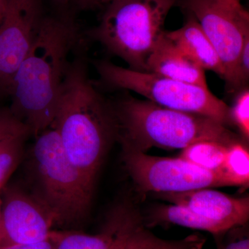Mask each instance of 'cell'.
Here are the masks:
<instances>
[{"instance_id": "obj_1", "label": "cell", "mask_w": 249, "mask_h": 249, "mask_svg": "<svg viewBox=\"0 0 249 249\" xmlns=\"http://www.w3.org/2000/svg\"><path fill=\"white\" fill-rule=\"evenodd\" d=\"M79 28L67 18L44 17L30 52L14 77L10 109L37 137L53 124L62 84L80 43Z\"/></svg>"}, {"instance_id": "obj_2", "label": "cell", "mask_w": 249, "mask_h": 249, "mask_svg": "<svg viewBox=\"0 0 249 249\" xmlns=\"http://www.w3.org/2000/svg\"><path fill=\"white\" fill-rule=\"evenodd\" d=\"M52 125L67 157L93 188L105 155L117 139V121L114 105L91 83L83 57L70 62Z\"/></svg>"}, {"instance_id": "obj_3", "label": "cell", "mask_w": 249, "mask_h": 249, "mask_svg": "<svg viewBox=\"0 0 249 249\" xmlns=\"http://www.w3.org/2000/svg\"><path fill=\"white\" fill-rule=\"evenodd\" d=\"M121 145L146 152L151 147L183 149L211 141L229 147L239 142L224 124L200 114L175 110L128 96L114 105Z\"/></svg>"}, {"instance_id": "obj_4", "label": "cell", "mask_w": 249, "mask_h": 249, "mask_svg": "<svg viewBox=\"0 0 249 249\" xmlns=\"http://www.w3.org/2000/svg\"><path fill=\"white\" fill-rule=\"evenodd\" d=\"M35 138L29 159L33 194L48 209L55 224L81 222L89 213L93 187L67 157L53 126Z\"/></svg>"}, {"instance_id": "obj_5", "label": "cell", "mask_w": 249, "mask_h": 249, "mask_svg": "<svg viewBox=\"0 0 249 249\" xmlns=\"http://www.w3.org/2000/svg\"><path fill=\"white\" fill-rule=\"evenodd\" d=\"M178 0H118L108 4L92 38L127 62L129 68L146 71L147 59L164 32L170 10Z\"/></svg>"}, {"instance_id": "obj_6", "label": "cell", "mask_w": 249, "mask_h": 249, "mask_svg": "<svg viewBox=\"0 0 249 249\" xmlns=\"http://www.w3.org/2000/svg\"><path fill=\"white\" fill-rule=\"evenodd\" d=\"M95 67L101 82L112 89L129 90L162 107L207 116L224 125L232 121L230 107L209 88L152 72L135 71L109 61L96 62Z\"/></svg>"}, {"instance_id": "obj_7", "label": "cell", "mask_w": 249, "mask_h": 249, "mask_svg": "<svg viewBox=\"0 0 249 249\" xmlns=\"http://www.w3.org/2000/svg\"><path fill=\"white\" fill-rule=\"evenodd\" d=\"M123 160L129 176L140 191L181 193L216 187L237 186L224 170L203 169L181 157L147 155L122 145Z\"/></svg>"}, {"instance_id": "obj_8", "label": "cell", "mask_w": 249, "mask_h": 249, "mask_svg": "<svg viewBox=\"0 0 249 249\" xmlns=\"http://www.w3.org/2000/svg\"><path fill=\"white\" fill-rule=\"evenodd\" d=\"M183 6L199 23L219 55L225 70L227 89L232 93L245 36L249 13L222 0H183Z\"/></svg>"}, {"instance_id": "obj_9", "label": "cell", "mask_w": 249, "mask_h": 249, "mask_svg": "<svg viewBox=\"0 0 249 249\" xmlns=\"http://www.w3.org/2000/svg\"><path fill=\"white\" fill-rule=\"evenodd\" d=\"M43 18L40 0H10L0 23V97L9 96Z\"/></svg>"}, {"instance_id": "obj_10", "label": "cell", "mask_w": 249, "mask_h": 249, "mask_svg": "<svg viewBox=\"0 0 249 249\" xmlns=\"http://www.w3.org/2000/svg\"><path fill=\"white\" fill-rule=\"evenodd\" d=\"M0 192L5 230L12 243H34L50 238L55 220L32 193L15 185L5 186Z\"/></svg>"}, {"instance_id": "obj_11", "label": "cell", "mask_w": 249, "mask_h": 249, "mask_svg": "<svg viewBox=\"0 0 249 249\" xmlns=\"http://www.w3.org/2000/svg\"><path fill=\"white\" fill-rule=\"evenodd\" d=\"M161 194L162 199L191 210L217 224L224 232L245 225L249 220V197H232L211 188Z\"/></svg>"}, {"instance_id": "obj_12", "label": "cell", "mask_w": 249, "mask_h": 249, "mask_svg": "<svg viewBox=\"0 0 249 249\" xmlns=\"http://www.w3.org/2000/svg\"><path fill=\"white\" fill-rule=\"evenodd\" d=\"M142 221L132 205L114 208L101 231L95 235L76 232H52L55 249H115L121 240Z\"/></svg>"}, {"instance_id": "obj_13", "label": "cell", "mask_w": 249, "mask_h": 249, "mask_svg": "<svg viewBox=\"0 0 249 249\" xmlns=\"http://www.w3.org/2000/svg\"><path fill=\"white\" fill-rule=\"evenodd\" d=\"M146 71L188 84L208 88L204 70L170 40L165 31L147 59Z\"/></svg>"}, {"instance_id": "obj_14", "label": "cell", "mask_w": 249, "mask_h": 249, "mask_svg": "<svg viewBox=\"0 0 249 249\" xmlns=\"http://www.w3.org/2000/svg\"><path fill=\"white\" fill-rule=\"evenodd\" d=\"M165 34L178 48L204 70H210L223 78L225 70L215 49L196 18L188 14L183 27Z\"/></svg>"}, {"instance_id": "obj_15", "label": "cell", "mask_w": 249, "mask_h": 249, "mask_svg": "<svg viewBox=\"0 0 249 249\" xmlns=\"http://www.w3.org/2000/svg\"><path fill=\"white\" fill-rule=\"evenodd\" d=\"M204 236L193 234L180 240H165L155 235L144 221L131 231L115 249H204Z\"/></svg>"}, {"instance_id": "obj_16", "label": "cell", "mask_w": 249, "mask_h": 249, "mask_svg": "<svg viewBox=\"0 0 249 249\" xmlns=\"http://www.w3.org/2000/svg\"><path fill=\"white\" fill-rule=\"evenodd\" d=\"M229 147L220 142L202 141L183 149L180 157L203 169L220 171L224 170Z\"/></svg>"}, {"instance_id": "obj_17", "label": "cell", "mask_w": 249, "mask_h": 249, "mask_svg": "<svg viewBox=\"0 0 249 249\" xmlns=\"http://www.w3.org/2000/svg\"><path fill=\"white\" fill-rule=\"evenodd\" d=\"M29 133H19L0 140V191L22 160Z\"/></svg>"}, {"instance_id": "obj_18", "label": "cell", "mask_w": 249, "mask_h": 249, "mask_svg": "<svg viewBox=\"0 0 249 249\" xmlns=\"http://www.w3.org/2000/svg\"><path fill=\"white\" fill-rule=\"evenodd\" d=\"M224 170L231 177L237 186H247L249 182V153L240 142L228 147Z\"/></svg>"}, {"instance_id": "obj_19", "label": "cell", "mask_w": 249, "mask_h": 249, "mask_svg": "<svg viewBox=\"0 0 249 249\" xmlns=\"http://www.w3.org/2000/svg\"><path fill=\"white\" fill-rule=\"evenodd\" d=\"M231 109V121L247 139L249 137V91L241 90Z\"/></svg>"}, {"instance_id": "obj_20", "label": "cell", "mask_w": 249, "mask_h": 249, "mask_svg": "<svg viewBox=\"0 0 249 249\" xmlns=\"http://www.w3.org/2000/svg\"><path fill=\"white\" fill-rule=\"evenodd\" d=\"M214 236L217 240L218 249H249V232L246 224Z\"/></svg>"}, {"instance_id": "obj_21", "label": "cell", "mask_w": 249, "mask_h": 249, "mask_svg": "<svg viewBox=\"0 0 249 249\" xmlns=\"http://www.w3.org/2000/svg\"><path fill=\"white\" fill-rule=\"evenodd\" d=\"M19 133H29L26 124L13 114L10 108L0 109V140Z\"/></svg>"}, {"instance_id": "obj_22", "label": "cell", "mask_w": 249, "mask_h": 249, "mask_svg": "<svg viewBox=\"0 0 249 249\" xmlns=\"http://www.w3.org/2000/svg\"><path fill=\"white\" fill-rule=\"evenodd\" d=\"M0 249H55V245L52 236L48 240L34 242V243L16 244L1 246Z\"/></svg>"}, {"instance_id": "obj_23", "label": "cell", "mask_w": 249, "mask_h": 249, "mask_svg": "<svg viewBox=\"0 0 249 249\" xmlns=\"http://www.w3.org/2000/svg\"><path fill=\"white\" fill-rule=\"evenodd\" d=\"M12 243L10 241L6 230H5L4 220H3L2 210H1V199H0V247Z\"/></svg>"}, {"instance_id": "obj_24", "label": "cell", "mask_w": 249, "mask_h": 249, "mask_svg": "<svg viewBox=\"0 0 249 249\" xmlns=\"http://www.w3.org/2000/svg\"><path fill=\"white\" fill-rule=\"evenodd\" d=\"M56 1L65 4H69V3H73V4L83 8L98 4L96 0H56Z\"/></svg>"}, {"instance_id": "obj_25", "label": "cell", "mask_w": 249, "mask_h": 249, "mask_svg": "<svg viewBox=\"0 0 249 249\" xmlns=\"http://www.w3.org/2000/svg\"><path fill=\"white\" fill-rule=\"evenodd\" d=\"M10 0H0V23L4 18Z\"/></svg>"}, {"instance_id": "obj_26", "label": "cell", "mask_w": 249, "mask_h": 249, "mask_svg": "<svg viewBox=\"0 0 249 249\" xmlns=\"http://www.w3.org/2000/svg\"><path fill=\"white\" fill-rule=\"evenodd\" d=\"M222 1L234 5V6H241L240 1H238V0H222Z\"/></svg>"}, {"instance_id": "obj_27", "label": "cell", "mask_w": 249, "mask_h": 249, "mask_svg": "<svg viewBox=\"0 0 249 249\" xmlns=\"http://www.w3.org/2000/svg\"><path fill=\"white\" fill-rule=\"evenodd\" d=\"M97 1L98 4H110L111 2H114V1H118V0H96Z\"/></svg>"}, {"instance_id": "obj_28", "label": "cell", "mask_w": 249, "mask_h": 249, "mask_svg": "<svg viewBox=\"0 0 249 249\" xmlns=\"http://www.w3.org/2000/svg\"><path fill=\"white\" fill-rule=\"evenodd\" d=\"M238 1H240V0H238Z\"/></svg>"}]
</instances>
